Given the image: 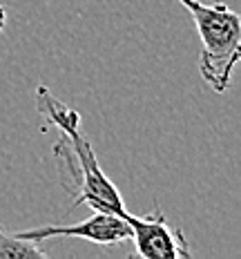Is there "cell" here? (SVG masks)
<instances>
[{
	"instance_id": "6da1fadb",
	"label": "cell",
	"mask_w": 241,
	"mask_h": 259,
	"mask_svg": "<svg viewBox=\"0 0 241 259\" xmlns=\"http://www.w3.org/2000/svg\"><path fill=\"white\" fill-rule=\"evenodd\" d=\"M36 107L47 118L50 125L61 130V141L58 143L65 145L67 152L74 154L78 161V168L72 170V175L78 181V197L74 199L69 210L85 203V206H89L92 210H101V212L125 214V201H123L119 188L101 170L94 145L83 132V121H80L78 112L61 103L50 92V88H45L42 83L36 88Z\"/></svg>"
},
{
	"instance_id": "7a4b0ae2",
	"label": "cell",
	"mask_w": 241,
	"mask_h": 259,
	"mask_svg": "<svg viewBox=\"0 0 241 259\" xmlns=\"http://www.w3.org/2000/svg\"><path fill=\"white\" fill-rule=\"evenodd\" d=\"M190 12L201 38L199 74L217 94L230 88L241 56V18L226 3L206 5L201 0H179Z\"/></svg>"
},
{
	"instance_id": "5b68a950",
	"label": "cell",
	"mask_w": 241,
	"mask_h": 259,
	"mask_svg": "<svg viewBox=\"0 0 241 259\" xmlns=\"http://www.w3.org/2000/svg\"><path fill=\"white\" fill-rule=\"evenodd\" d=\"M45 259L47 252L34 241L20 239L16 235H7L0 228V259Z\"/></svg>"
},
{
	"instance_id": "8992f818",
	"label": "cell",
	"mask_w": 241,
	"mask_h": 259,
	"mask_svg": "<svg viewBox=\"0 0 241 259\" xmlns=\"http://www.w3.org/2000/svg\"><path fill=\"white\" fill-rule=\"evenodd\" d=\"M5 23H7V9H5V5H0V31H3Z\"/></svg>"
},
{
	"instance_id": "3957f363",
	"label": "cell",
	"mask_w": 241,
	"mask_h": 259,
	"mask_svg": "<svg viewBox=\"0 0 241 259\" xmlns=\"http://www.w3.org/2000/svg\"><path fill=\"white\" fill-rule=\"evenodd\" d=\"M125 221L130 226V241L134 252L143 259H190L192 252L179 228H172L159 208L150 214H132L127 210Z\"/></svg>"
},
{
	"instance_id": "277c9868",
	"label": "cell",
	"mask_w": 241,
	"mask_h": 259,
	"mask_svg": "<svg viewBox=\"0 0 241 259\" xmlns=\"http://www.w3.org/2000/svg\"><path fill=\"white\" fill-rule=\"evenodd\" d=\"M16 237L34 241V244L54 239V237H74V239H87L99 246H116V244L130 241V226H127L123 214L94 210L92 217L78 221V224H72V226L52 224V226H45V228L20 230V233H16Z\"/></svg>"
}]
</instances>
